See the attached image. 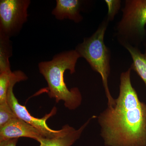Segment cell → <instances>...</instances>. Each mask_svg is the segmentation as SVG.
<instances>
[{
	"label": "cell",
	"mask_w": 146,
	"mask_h": 146,
	"mask_svg": "<svg viewBox=\"0 0 146 146\" xmlns=\"http://www.w3.org/2000/svg\"><path fill=\"white\" fill-rule=\"evenodd\" d=\"M131 70L130 68L121 74L115 104L98 117L106 146H146V104L132 86Z\"/></svg>",
	"instance_id": "cell-1"
},
{
	"label": "cell",
	"mask_w": 146,
	"mask_h": 146,
	"mask_svg": "<svg viewBox=\"0 0 146 146\" xmlns=\"http://www.w3.org/2000/svg\"><path fill=\"white\" fill-rule=\"evenodd\" d=\"M80 57L76 50L65 51L56 55L52 60L38 65L39 72L48 84L49 96L55 99L56 103L64 102L65 107L70 110L80 105L82 97L77 87L68 89L64 81V73L67 70L71 74L75 72L76 64Z\"/></svg>",
	"instance_id": "cell-2"
},
{
	"label": "cell",
	"mask_w": 146,
	"mask_h": 146,
	"mask_svg": "<svg viewBox=\"0 0 146 146\" xmlns=\"http://www.w3.org/2000/svg\"><path fill=\"white\" fill-rule=\"evenodd\" d=\"M109 23L107 18H104L94 34L84 38L75 50L80 57L84 58L89 63L93 70L101 76L108 106H112L115 104V99L110 94L108 82L110 74V52L104 42L105 34Z\"/></svg>",
	"instance_id": "cell-3"
},
{
	"label": "cell",
	"mask_w": 146,
	"mask_h": 146,
	"mask_svg": "<svg viewBox=\"0 0 146 146\" xmlns=\"http://www.w3.org/2000/svg\"><path fill=\"white\" fill-rule=\"evenodd\" d=\"M116 25V36L123 46L138 47L146 36V0H126Z\"/></svg>",
	"instance_id": "cell-4"
},
{
	"label": "cell",
	"mask_w": 146,
	"mask_h": 146,
	"mask_svg": "<svg viewBox=\"0 0 146 146\" xmlns=\"http://www.w3.org/2000/svg\"><path fill=\"white\" fill-rule=\"evenodd\" d=\"M27 79L26 75L22 71L17 70L13 72L7 91V100L9 105L18 117L36 128L43 138L48 139L54 138L60 133V129L55 130L50 128L47 124L46 121L48 119L56 114V108L54 107L50 113L46 114L43 118H35L31 115L25 106L19 104L13 94V87L15 84L19 82L27 80Z\"/></svg>",
	"instance_id": "cell-5"
},
{
	"label": "cell",
	"mask_w": 146,
	"mask_h": 146,
	"mask_svg": "<svg viewBox=\"0 0 146 146\" xmlns=\"http://www.w3.org/2000/svg\"><path fill=\"white\" fill-rule=\"evenodd\" d=\"M29 0L0 1V36L9 39L20 31L27 21Z\"/></svg>",
	"instance_id": "cell-6"
},
{
	"label": "cell",
	"mask_w": 146,
	"mask_h": 146,
	"mask_svg": "<svg viewBox=\"0 0 146 146\" xmlns=\"http://www.w3.org/2000/svg\"><path fill=\"white\" fill-rule=\"evenodd\" d=\"M23 137L32 138L37 141L43 137L36 128L18 117L10 120L0 127V141Z\"/></svg>",
	"instance_id": "cell-7"
},
{
	"label": "cell",
	"mask_w": 146,
	"mask_h": 146,
	"mask_svg": "<svg viewBox=\"0 0 146 146\" xmlns=\"http://www.w3.org/2000/svg\"><path fill=\"white\" fill-rule=\"evenodd\" d=\"M96 117L93 116L78 129L68 124L63 126L60 133L55 137L50 139L43 137L40 138L38 141L40 144L39 146H72L80 138L91 120Z\"/></svg>",
	"instance_id": "cell-8"
},
{
	"label": "cell",
	"mask_w": 146,
	"mask_h": 146,
	"mask_svg": "<svg viewBox=\"0 0 146 146\" xmlns=\"http://www.w3.org/2000/svg\"><path fill=\"white\" fill-rule=\"evenodd\" d=\"M82 3L80 0H57L52 14L58 20L69 19L80 23L83 19L80 13Z\"/></svg>",
	"instance_id": "cell-9"
},
{
	"label": "cell",
	"mask_w": 146,
	"mask_h": 146,
	"mask_svg": "<svg viewBox=\"0 0 146 146\" xmlns=\"http://www.w3.org/2000/svg\"><path fill=\"white\" fill-rule=\"evenodd\" d=\"M123 47L129 52L132 58L133 62L131 69L137 73L146 87V53L141 52L138 47L128 45Z\"/></svg>",
	"instance_id": "cell-10"
},
{
	"label": "cell",
	"mask_w": 146,
	"mask_h": 146,
	"mask_svg": "<svg viewBox=\"0 0 146 146\" xmlns=\"http://www.w3.org/2000/svg\"><path fill=\"white\" fill-rule=\"evenodd\" d=\"M0 73L10 71L9 58L11 56L9 39L0 37Z\"/></svg>",
	"instance_id": "cell-11"
},
{
	"label": "cell",
	"mask_w": 146,
	"mask_h": 146,
	"mask_svg": "<svg viewBox=\"0 0 146 146\" xmlns=\"http://www.w3.org/2000/svg\"><path fill=\"white\" fill-rule=\"evenodd\" d=\"M13 72L10 71L0 73V104L7 103V91Z\"/></svg>",
	"instance_id": "cell-12"
},
{
	"label": "cell",
	"mask_w": 146,
	"mask_h": 146,
	"mask_svg": "<svg viewBox=\"0 0 146 146\" xmlns=\"http://www.w3.org/2000/svg\"><path fill=\"white\" fill-rule=\"evenodd\" d=\"M18 117L11 109L8 102L0 104V127L7 123L10 120Z\"/></svg>",
	"instance_id": "cell-13"
},
{
	"label": "cell",
	"mask_w": 146,
	"mask_h": 146,
	"mask_svg": "<svg viewBox=\"0 0 146 146\" xmlns=\"http://www.w3.org/2000/svg\"><path fill=\"white\" fill-rule=\"evenodd\" d=\"M105 2L108 7V13L106 18L108 22H112L119 12L121 7V1L120 0H105Z\"/></svg>",
	"instance_id": "cell-14"
},
{
	"label": "cell",
	"mask_w": 146,
	"mask_h": 146,
	"mask_svg": "<svg viewBox=\"0 0 146 146\" xmlns=\"http://www.w3.org/2000/svg\"><path fill=\"white\" fill-rule=\"evenodd\" d=\"M18 138H13L0 141V146H16Z\"/></svg>",
	"instance_id": "cell-15"
},
{
	"label": "cell",
	"mask_w": 146,
	"mask_h": 146,
	"mask_svg": "<svg viewBox=\"0 0 146 146\" xmlns=\"http://www.w3.org/2000/svg\"><path fill=\"white\" fill-rule=\"evenodd\" d=\"M145 52L146 53V36L145 39Z\"/></svg>",
	"instance_id": "cell-16"
}]
</instances>
